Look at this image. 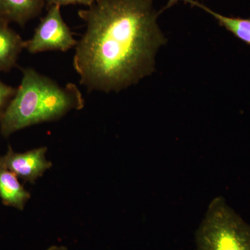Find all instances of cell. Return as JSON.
Masks as SVG:
<instances>
[{
  "mask_svg": "<svg viewBox=\"0 0 250 250\" xmlns=\"http://www.w3.org/2000/svg\"><path fill=\"white\" fill-rule=\"evenodd\" d=\"M78 16L85 24L73 58L81 85L118 93L154 71L166 40L152 0H95Z\"/></svg>",
  "mask_w": 250,
  "mask_h": 250,
  "instance_id": "cell-1",
  "label": "cell"
},
{
  "mask_svg": "<svg viewBox=\"0 0 250 250\" xmlns=\"http://www.w3.org/2000/svg\"><path fill=\"white\" fill-rule=\"evenodd\" d=\"M21 70V84L0 117V133L4 137L32 125L57 121L72 110L84 107V98L75 83L62 86L31 67Z\"/></svg>",
  "mask_w": 250,
  "mask_h": 250,
  "instance_id": "cell-2",
  "label": "cell"
},
{
  "mask_svg": "<svg viewBox=\"0 0 250 250\" xmlns=\"http://www.w3.org/2000/svg\"><path fill=\"white\" fill-rule=\"evenodd\" d=\"M196 250H250V225L225 198L210 201L195 234Z\"/></svg>",
  "mask_w": 250,
  "mask_h": 250,
  "instance_id": "cell-3",
  "label": "cell"
},
{
  "mask_svg": "<svg viewBox=\"0 0 250 250\" xmlns=\"http://www.w3.org/2000/svg\"><path fill=\"white\" fill-rule=\"evenodd\" d=\"M77 41L62 17L61 6L51 5L32 37L24 41V49L32 54L49 51L65 52L76 47Z\"/></svg>",
  "mask_w": 250,
  "mask_h": 250,
  "instance_id": "cell-4",
  "label": "cell"
},
{
  "mask_svg": "<svg viewBox=\"0 0 250 250\" xmlns=\"http://www.w3.org/2000/svg\"><path fill=\"white\" fill-rule=\"evenodd\" d=\"M46 152L45 147L23 153L15 152L9 146L6 154L0 156V167L11 171L24 182L34 184L52 167V163L46 159Z\"/></svg>",
  "mask_w": 250,
  "mask_h": 250,
  "instance_id": "cell-5",
  "label": "cell"
},
{
  "mask_svg": "<svg viewBox=\"0 0 250 250\" xmlns=\"http://www.w3.org/2000/svg\"><path fill=\"white\" fill-rule=\"evenodd\" d=\"M11 23L0 17V72H9L17 65L24 41L10 27Z\"/></svg>",
  "mask_w": 250,
  "mask_h": 250,
  "instance_id": "cell-6",
  "label": "cell"
},
{
  "mask_svg": "<svg viewBox=\"0 0 250 250\" xmlns=\"http://www.w3.org/2000/svg\"><path fill=\"white\" fill-rule=\"evenodd\" d=\"M45 4V0H0V17L24 27L41 14Z\"/></svg>",
  "mask_w": 250,
  "mask_h": 250,
  "instance_id": "cell-7",
  "label": "cell"
},
{
  "mask_svg": "<svg viewBox=\"0 0 250 250\" xmlns=\"http://www.w3.org/2000/svg\"><path fill=\"white\" fill-rule=\"evenodd\" d=\"M30 197V193L20 183L17 176L0 167V199L3 204L23 210Z\"/></svg>",
  "mask_w": 250,
  "mask_h": 250,
  "instance_id": "cell-8",
  "label": "cell"
},
{
  "mask_svg": "<svg viewBox=\"0 0 250 250\" xmlns=\"http://www.w3.org/2000/svg\"><path fill=\"white\" fill-rule=\"evenodd\" d=\"M181 1L203 9L206 12L208 13L215 18L218 21L220 26L225 27L229 32L232 33L233 35L240 40L246 42L248 45H250V19L223 16L215 12L213 10L195 0H169L167 4L169 6H172V5Z\"/></svg>",
  "mask_w": 250,
  "mask_h": 250,
  "instance_id": "cell-9",
  "label": "cell"
},
{
  "mask_svg": "<svg viewBox=\"0 0 250 250\" xmlns=\"http://www.w3.org/2000/svg\"><path fill=\"white\" fill-rule=\"evenodd\" d=\"M16 88L4 83L0 80V117L14 98Z\"/></svg>",
  "mask_w": 250,
  "mask_h": 250,
  "instance_id": "cell-10",
  "label": "cell"
},
{
  "mask_svg": "<svg viewBox=\"0 0 250 250\" xmlns=\"http://www.w3.org/2000/svg\"><path fill=\"white\" fill-rule=\"evenodd\" d=\"M95 0H45L47 6L57 5V6H65L67 5L80 4L89 7L95 2Z\"/></svg>",
  "mask_w": 250,
  "mask_h": 250,
  "instance_id": "cell-11",
  "label": "cell"
},
{
  "mask_svg": "<svg viewBox=\"0 0 250 250\" xmlns=\"http://www.w3.org/2000/svg\"><path fill=\"white\" fill-rule=\"evenodd\" d=\"M47 250H67V249L64 246H52Z\"/></svg>",
  "mask_w": 250,
  "mask_h": 250,
  "instance_id": "cell-12",
  "label": "cell"
}]
</instances>
